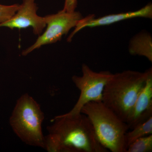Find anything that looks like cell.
Instances as JSON below:
<instances>
[{
	"label": "cell",
	"mask_w": 152,
	"mask_h": 152,
	"mask_svg": "<svg viewBox=\"0 0 152 152\" xmlns=\"http://www.w3.org/2000/svg\"><path fill=\"white\" fill-rule=\"evenodd\" d=\"M47 127L45 149L51 152H108L96 136L89 119L80 113L55 117Z\"/></svg>",
	"instance_id": "1"
},
{
	"label": "cell",
	"mask_w": 152,
	"mask_h": 152,
	"mask_svg": "<svg viewBox=\"0 0 152 152\" xmlns=\"http://www.w3.org/2000/svg\"><path fill=\"white\" fill-rule=\"evenodd\" d=\"M149 70L142 72L129 70L113 74L104 88L102 102L125 122L145 85Z\"/></svg>",
	"instance_id": "2"
},
{
	"label": "cell",
	"mask_w": 152,
	"mask_h": 152,
	"mask_svg": "<svg viewBox=\"0 0 152 152\" xmlns=\"http://www.w3.org/2000/svg\"><path fill=\"white\" fill-rule=\"evenodd\" d=\"M81 113L86 115L97 137L109 151L126 152L125 135L129 130L127 123L102 102H90Z\"/></svg>",
	"instance_id": "3"
},
{
	"label": "cell",
	"mask_w": 152,
	"mask_h": 152,
	"mask_svg": "<svg viewBox=\"0 0 152 152\" xmlns=\"http://www.w3.org/2000/svg\"><path fill=\"white\" fill-rule=\"evenodd\" d=\"M44 118L39 104L26 94L17 101L10 123L14 132L22 141L45 149V137L42 130Z\"/></svg>",
	"instance_id": "4"
},
{
	"label": "cell",
	"mask_w": 152,
	"mask_h": 152,
	"mask_svg": "<svg viewBox=\"0 0 152 152\" xmlns=\"http://www.w3.org/2000/svg\"><path fill=\"white\" fill-rule=\"evenodd\" d=\"M82 76L72 77L80 94L73 108L66 113L67 115L80 113L83 107L90 102H102L104 88L113 75L108 71L95 72L86 64L82 65Z\"/></svg>",
	"instance_id": "5"
},
{
	"label": "cell",
	"mask_w": 152,
	"mask_h": 152,
	"mask_svg": "<svg viewBox=\"0 0 152 152\" xmlns=\"http://www.w3.org/2000/svg\"><path fill=\"white\" fill-rule=\"evenodd\" d=\"M83 18L80 12H68L63 10L56 14L44 17L46 29L39 36L34 43L22 52V55L27 56L43 46L55 43L61 40L63 36L66 35L75 28Z\"/></svg>",
	"instance_id": "6"
},
{
	"label": "cell",
	"mask_w": 152,
	"mask_h": 152,
	"mask_svg": "<svg viewBox=\"0 0 152 152\" xmlns=\"http://www.w3.org/2000/svg\"><path fill=\"white\" fill-rule=\"evenodd\" d=\"M38 7L35 0H23L13 16L0 24V28L23 29L31 27L36 35L39 36L46 27L44 17L37 14Z\"/></svg>",
	"instance_id": "7"
},
{
	"label": "cell",
	"mask_w": 152,
	"mask_h": 152,
	"mask_svg": "<svg viewBox=\"0 0 152 152\" xmlns=\"http://www.w3.org/2000/svg\"><path fill=\"white\" fill-rule=\"evenodd\" d=\"M137 18L151 19L152 4H148L141 9L134 12L111 14L98 18H96L94 15H89L86 18H83L74 28L73 31L68 37L67 41H72L74 36L85 28L108 26L124 20Z\"/></svg>",
	"instance_id": "8"
},
{
	"label": "cell",
	"mask_w": 152,
	"mask_h": 152,
	"mask_svg": "<svg viewBox=\"0 0 152 152\" xmlns=\"http://www.w3.org/2000/svg\"><path fill=\"white\" fill-rule=\"evenodd\" d=\"M149 69L145 83L126 122L129 129L152 116V69L151 67Z\"/></svg>",
	"instance_id": "9"
},
{
	"label": "cell",
	"mask_w": 152,
	"mask_h": 152,
	"mask_svg": "<svg viewBox=\"0 0 152 152\" xmlns=\"http://www.w3.org/2000/svg\"><path fill=\"white\" fill-rule=\"evenodd\" d=\"M129 51L133 56L145 57L152 62V38L149 33L142 31L130 40Z\"/></svg>",
	"instance_id": "10"
},
{
	"label": "cell",
	"mask_w": 152,
	"mask_h": 152,
	"mask_svg": "<svg viewBox=\"0 0 152 152\" xmlns=\"http://www.w3.org/2000/svg\"><path fill=\"white\" fill-rule=\"evenodd\" d=\"M125 135V143L127 148L128 146L137 139L152 134V116L147 121L137 125Z\"/></svg>",
	"instance_id": "11"
},
{
	"label": "cell",
	"mask_w": 152,
	"mask_h": 152,
	"mask_svg": "<svg viewBox=\"0 0 152 152\" xmlns=\"http://www.w3.org/2000/svg\"><path fill=\"white\" fill-rule=\"evenodd\" d=\"M152 151V134L137 139L128 146L126 152Z\"/></svg>",
	"instance_id": "12"
},
{
	"label": "cell",
	"mask_w": 152,
	"mask_h": 152,
	"mask_svg": "<svg viewBox=\"0 0 152 152\" xmlns=\"http://www.w3.org/2000/svg\"><path fill=\"white\" fill-rule=\"evenodd\" d=\"M20 4H14L11 5L0 4V24L9 20L18 11Z\"/></svg>",
	"instance_id": "13"
},
{
	"label": "cell",
	"mask_w": 152,
	"mask_h": 152,
	"mask_svg": "<svg viewBox=\"0 0 152 152\" xmlns=\"http://www.w3.org/2000/svg\"><path fill=\"white\" fill-rule=\"evenodd\" d=\"M77 4V0H65L63 10L68 12L75 11Z\"/></svg>",
	"instance_id": "14"
}]
</instances>
